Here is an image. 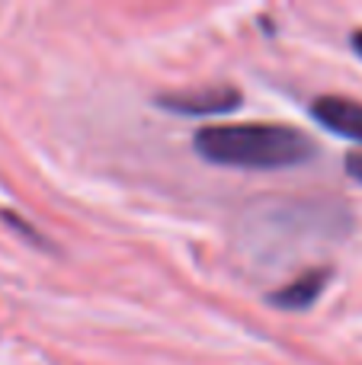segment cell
Wrapping results in <instances>:
<instances>
[{"mask_svg": "<svg viewBox=\"0 0 362 365\" xmlns=\"http://www.w3.org/2000/svg\"><path fill=\"white\" fill-rule=\"evenodd\" d=\"M350 42H353V48H356V55L362 58V29L353 32V38H350Z\"/></svg>", "mask_w": 362, "mask_h": 365, "instance_id": "cell-6", "label": "cell"}, {"mask_svg": "<svg viewBox=\"0 0 362 365\" xmlns=\"http://www.w3.org/2000/svg\"><path fill=\"white\" fill-rule=\"evenodd\" d=\"M241 90L228 83H212V87H192V90H170L157 93L154 103L167 113L177 115H224L241 106Z\"/></svg>", "mask_w": 362, "mask_h": 365, "instance_id": "cell-2", "label": "cell"}, {"mask_svg": "<svg viewBox=\"0 0 362 365\" xmlns=\"http://www.w3.org/2000/svg\"><path fill=\"white\" fill-rule=\"evenodd\" d=\"M346 173H350L356 182H362V151L346 154Z\"/></svg>", "mask_w": 362, "mask_h": 365, "instance_id": "cell-5", "label": "cell"}, {"mask_svg": "<svg viewBox=\"0 0 362 365\" xmlns=\"http://www.w3.org/2000/svg\"><path fill=\"white\" fill-rule=\"evenodd\" d=\"M192 148L202 160L237 170H282L314 158V141L301 128L282 122H234L205 125L192 135Z\"/></svg>", "mask_w": 362, "mask_h": 365, "instance_id": "cell-1", "label": "cell"}, {"mask_svg": "<svg viewBox=\"0 0 362 365\" xmlns=\"http://www.w3.org/2000/svg\"><path fill=\"white\" fill-rule=\"evenodd\" d=\"M311 115L327 132L362 145V103L359 100H350V96H318L311 103Z\"/></svg>", "mask_w": 362, "mask_h": 365, "instance_id": "cell-3", "label": "cell"}, {"mask_svg": "<svg viewBox=\"0 0 362 365\" xmlns=\"http://www.w3.org/2000/svg\"><path fill=\"white\" fill-rule=\"evenodd\" d=\"M331 276H333L331 266H314V269H305L301 276H295L289 285L269 292V304H276V308H282V311H305V308H311V304L324 295Z\"/></svg>", "mask_w": 362, "mask_h": 365, "instance_id": "cell-4", "label": "cell"}]
</instances>
